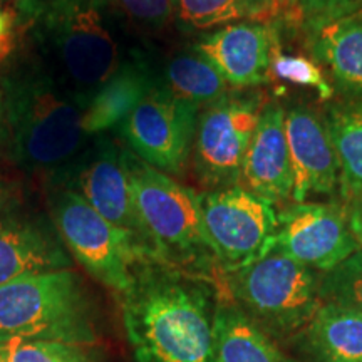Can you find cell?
Instances as JSON below:
<instances>
[{"label":"cell","instance_id":"cell-24","mask_svg":"<svg viewBox=\"0 0 362 362\" xmlns=\"http://www.w3.org/2000/svg\"><path fill=\"white\" fill-rule=\"evenodd\" d=\"M0 362H106L99 346L57 341L0 342Z\"/></svg>","mask_w":362,"mask_h":362},{"label":"cell","instance_id":"cell-23","mask_svg":"<svg viewBox=\"0 0 362 362\" xmlns=\"http://www.w3.org/2000/svg\"><path fill=\"white\" fill-rule=\"evenodd\" d=\"M158 81L171 94L200 110L232 93L221 72L193 47L192 51L171 57L165 67V74Z\"/></svg>","mask_w":362,"mask_h":362},{"label":"cell","instance_id":"cell-14","mask_svg":"<svg viewBox=\"0 0 362 362\" xmlns=\"http://www.w3.org/2000/svg\"><path fill=\"white\" fill-rule=\"evenodd\" d=\"M71 267L72 257L47 216L25 210L17 200L0 208V287Z\"/></svg>","mask_w":362,"mask_h":362},{"label":"cell","instance_id":"cell-15","mask_svg":"<svg viewBox=\"0 0 362 362\" xmlns=\"http://www.w3.org/2000/svg\"><path fill=\"white\" fill-rule=\"evenodd\" d=\"M292 165V202H310L341 192V166L324 116L309 106L285 110Z\"/></svg>","mask_w":362,"mask_h":362},{"label":"cell","instance_id":"cell-28","mask_svg":"<svg viewBox=\"0 0 362 362\" xmlns=\"http://www.w3.org/2000/svg\"><path fill=\"white\" fill-rule=\"evenodd\" d=\"M126 21L144 30H161L171 22V0H112Z\"/></svg>","mask_w":362,"mask_h":362},{"label":"cell","instance_id":"cell-27","mask_svg":"<svg viewBox=\"0 0 362 362\" xmlns=\"http://www.w3.org/2000/svg\"><path fill=\"white\" fill-rule=\"evenodd\" d=\"M274 78H280L297 86L314 88L322 101H330L336 94L324 71L309 57L285 56L280 52L274 61Z\"/></svg>","mask_w":362,"mask_h":362},{"label":"cell","instance_id":"cell-11","mask_svg":"<svg viewBox=\"0 0 362 362\" xmlns=\"http://www.w3.org/2000/svg\"><path fill=\"white\" fill-rule=\"evenodd\" d=\"M51 185L78 193L99 215L128 233L149 259H155L136 211L123 148L110 138H90L83 153Z\"/></svg>","mask_w":362,"mask_h":362},{"label":"cell","instance_id":"cell-30","mask_svg":"<svg viewBox=\"0 0 362 362\" xmlns=\"http://www.w3.org/2000/svg\"><path fill=\"white\" fill-rule=\"evenodd\" d=\"M13 39H16V19L11 12L0 8V61L12 54Z\"/></svg>","mask_w":362,"mask_h":362},{"label":"cell","instance_id":"cell-3","mask_svg":"<svg viewBox=\"0 0 362 362\" xmlns=\"http://www.w3.org/2000/svg\"><path fill=\"white\" fill-rule=\"evenodd\" d=\"M0 89L8 155L24 171L56 180L90 141L83 128L86 103L39 57L17 61L0 81Z\"/></svg>","mask_w":362,"mask_h":362},{"label":"cell","instance_id":"cell-17","mask_svg":"<svg viewBox=\"0 0 362 362\" xmlns=\"http://www.w3.org/2000/svg\"><path fill=\"white\" fill-rule=\"evenodd\" d=\"M305 44L341 98L362 99V8L307 34Z\"/></svg>","mask_w":362,"mask_h":362},{"label":"cell","instance_id":"cell-10","mask_svg":"<svg viewBox=\"0 0 362 362\" xmlns=\"http://www.w3.org/2000/svg\"><path fill=\"white\" fill-rule=\"evenodd\" d=\"M200 107L158 84L119 126L128 148L168 176L183 175L193 151Z\"/></svg>","mask_w":362,"mask_h":362},{"label":"cell","instance_id":"cell-12","mask_svg":"<svg viewBox=\"0 0 362 362\" xmlns=\"http://www.w3.org/2000/svg\"><path fill=\"white\" fill-rule=\"evenodd\" d=\"M274 248L298 264L325 274L359 250L342 202H291L277 210Z\"/></svg>","mask_w":362,"mask_h":362},{"label":"cell","instance_id":"cell-29","mask_svg":"<svg viewBox=\"0 0 362 362\" xmlns=\"http://www.w3.org/2000/svg\"><path fill=\"white\" fill-rule=\"evenodd\" d=\"M341 202L346 210L347 223L354 238L362 248V189L341 194Z\"/></svg>","mask_w":362,"mask_h":362},{"label":"cell","instance_id":"cell-18","mask_svg":"<svg viewBox=\"0 0 362 362\" xmlns=\"http://www.w3.org/2000/svg\"><path fill=\"white\" fill-rule=\"evenodd\" d=\"M158 84L146 62L129 57L86 104L83 128L89 138L119 128L136 106Z\"/></svg>","mask_w":362,"mask_h":362},{"label":"cell","instance_id":"cell-7","mask_svg":"<svg viewBox=\"0 0 362 362\" xmlns=\"http://www.w3.org/2000/svg\"><path fill=\"white\" fill-rule=\"evenodd\" d=\"M54 188L52 223L69 255L90 279L117 296L123 293L133 282L134 267L149 257L128 233L99 215L83 197L67 188Z\"/></svg>","mask_w":362,"mask_h":362},{"label":"cell","instance_id":"cell-22","mask_svg":"<svg viewBox=\"0 0 362 362\" xmlns=\"http://www.w3.org/2000/svg\"><path fill=\"white\" fill-rule=\"evenodd\" d=\"M324 119L341 166L339 194L359 192L362 189V99L341 98L330 101Z\"/></svg>","mask_w":362,"mask_h":362},{"label":"cell","instance_id":"cell-31","mask_svg":"<svg viewBox=\"0 0 362 362\" xmlns=\"http://www.w3.org/2000/svg\"><path fill=\"white\" fill-rule=\"evenodd\" d=\"M8 153V128L6 119V107H4V96L0 89V158Z\"/></svg>","mask_w":362,"mask_h":362},{"label":"cell","instance_id":"cell-9","mask_svg":"<svg viewBox=\"0 0 362 362\" xmlns=\"http://www.w3.org/2000/svg\"><path fill=\"white\" fill-rule=\"evenodd\" d=\"M203 225L221 275L253 264L274 248L277 206L243 187L200 193Z\"/></svg>","mask_w":362,"mask_h":362},{"label":"cell","instance_id":"cell-32","mask_svg":"<svg viewBox=\"0 0 362 362\" xmlns=\"http://www.w3.org/2000/svg\"><path fill=\"white\" fill-rule=\"evenodd\" d=\"M13 200H17L16 192H13V185L6 178V176L0 175V208L8 205V203Z\"/></svg>","mask_w":362,"mask_h":362},{"label":"cell","instance_id":"cell-8","mask_svg":"<svg viewBox=\"0 0 362 362\" xmlns=\"http://www.w3.org/2000/svg\"><path fill=\"white\" fill-rule=\"evenodd\" d=\"M265 103L260 90H232L200 111L192 160L203 192L240 185L243 161Z\"/></svg>","mask_w":362,"mask_h":362},{"label":"cell","instance_id":"cell-13","mask_svg":"<svg viewBox=\"0 0 362 362\" xmlns=\"http://www.w3.org/2000/svg\"><path fill=\"white\" fill-rule=\"evenodd\" d=\"M193 49L221 72L230 88H259L274 79L280 34L272 22H238L203 34Z\"/></svg>","mask_w":362,"mask_h":362},{"label":"cell","instance_id":"cell-1","mask_svg":"<svg viewBox=\"0 0 362 362\" xmlns=\"http://www.w3.org/2000/svg\"><path fill=\"white\" fill-rule=\"evenodd\" d=\"M221 282L160 260L134 267L119 293L126 337L136 362H216L215 315Z\"/></svg>","mask_w":362,"mask_h":362},{"label":"cell","instance_id":"cell-16","mask_svg":"<svg viewBox=\"0 0 362 362\" xmlns=\"http://www.w3.org/2000/svg\"><path fill=\"white\" fill-rule=\"evenodd\" d=\"M240 187L274 206L292 202V165L285 134V107L267 101L243 161Z\"/></svg>","mask_w":362,"mask_h":362},{"label":"cell","instance_id":"cell-6","mask_svg":"<svg viewBox=\"0 0 362 362\" xmlns=\"http://www.w3.org/2000/svg\"><path fill=\"white\" fill-rule=\"evenodd\" d=\"M319 272L272 250L260 260L221 275V288L267 336L300 334L322 304Z\"/></svg>","mask_w":362,"mask_h":362},{"label":"cell","instance_id":"cell-21","mask_svg":"<svg viewBox=\"0 0 362 362\" xmlns=\"http://www.w3.org/2000/svg\"><path fill=\"white\" fill-rule=\"evenodd\" d=\"M282 11V0H171V22L185 34H206L238 22H272Z\"/></svg>","mask_w":362,"mask_h":362},{"label":"cell","instance_id":"cell-4","mask_svg":"<svg viewBox=\"0 0 362 362\" xmlns=\"http://www.w3.org/2000/svg\"><path fill=\"white\" fill-rule=\"evenodd\" d=\"M126 173L139 221L155 260L221 282L203 225L200 193L161 173L123 148Z\"/></svg>","mask_w":362,"mask_h":362},{"label":"cell","instance_id":"cell-25","mask_svg":"<svg viewBox=\"0 0 362 362\" xmlns=\"http://www.w3.org/2000/svg\"><path fill=\"white\" fill-rule=\"evenodd\" d=\"M320 298L362 314V248L320 275Z\"/></svg>","mask_w":362,"mask_h":362},{"label":"cell","instance_id":"cell-5","mask_svg":"<svg viewBox=\"0 0 362 362\" xmlns=\"http://www.w3.org/2000/svg\"><path fill=\"white\" fill-rule=\"evenodd\" d=\"M98 305L74 269L27 275L0 287V342L57 341L96 346Z\"/></svg>","mask_w":362,"mask_h":362},{"label":"cell","instance_id":"cell-20","mask_svg":"<svg viewBox=\"0 0 362 362\" xmlns=\"http://www.w3.org/2000/svg\"><path fill=\"white\" fill-rule=\"evenodd\" d=\"M315 362H362V314L322 302L300 332Z\"/></svg>","mask_w":362,"mask_h":362},{"label":"cell","instance_id":"cell-19","mask_svg":"<svg viewBox=\"0 0 362 362\" xmlns=\"http://www.w3.org/2000/svg\"><path fill=\"white\" fill-rule=\"evenodd\" d=\"M216 362H293L235 302L220 292L215 315Z\"/></svg>","mask_w":362,"mask_h":362},{"label":"cell","instance_id":"cell-2","mask_svg":"<svg viewBox=\"0 0 362 362\" xmlns=\"http://www.w3.org/2000/svg\"><path fill=\"white\" fill-rule=\"evenodd\" d=\"M17 11L37 57L86 104L129 59L126 17L112 0H19Z\"/></svg>","mask_w":362,"mask_h":362},{"label":"cell","instance_id":"cell-33","mask_svg":"<svg viewBox=\"0 0 362 362\" xmlns=\"http://www.w3.org/2000/svg\"><path fill=\"white\" fill-rule=\"evenodd\" d=\"M282 4H285V0H282Z\"/></svg>","mask_w":362,"mask_h":362},{"label":"cell","instance_id":"cell-26","mask_svg":"<svg viewBox=\"0 0 362 362\" xmlns=\"http://www.w3.org/2000/svg\"><path fill=\"white\" fill-rule=\"evenodd\" d=\"M362 8V0H285V21L304 34Z\"/></svg>","mask_w":362,"mask_h":362}]
</instances>
